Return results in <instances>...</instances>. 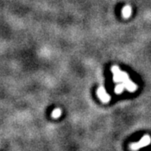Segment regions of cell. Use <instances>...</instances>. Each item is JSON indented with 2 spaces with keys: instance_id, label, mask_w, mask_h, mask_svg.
I'll return each instance as SVG.
<instances>
[{
  "instance_id": "6da1fadb",
  "label": "cell",
  "mask_w": 151,
  "mask_h": 151,
  "mask_svg": "<svg viewBox=\"0 0 151 151\" xmlns=\"http://www.w3.org/2000/svg\"><path fill=\"white\" fill-rule=\"evenodd\" d=\"M150 137L149 135H145L138 143H132L129 145V147L132 150L136 151L138 150H139L140 148H143V147H145V146L149 145L150 144Z\"/></svg>"
},
{
  "instance_id": "7a4b0ae2",
  "label": "cell",
  "mask_w": 151,
  "mask_h": 151,
  "mask_svg": "<svg viewBox=\"0 0 151 151\" xmlns=\"http://www.w3.org/2000/svg\"><path fill=\"white\" fill-rule=\"evenodd\" d=\"M112 71L113 74V81L115 82H122L124 77V72L119 70L117 65H113L112 67Z\"/></svg>"
},
{
  "instance_id": "3957f363",
  "label": "cell",
  "mask_w": 151,
  "mask_h": 151,
  "mask_svg": "<svg viewBox=\"0 0 151 151\" xmlns=\"http://www.w3.org/2000/svg\"><path fill=\"white\" fill-rule=\"evenodd\" d=\"M97 95H98L99 98L103 101V103H108L109 100H110V96L108 95V93L106 92L104 87H103V86H101V87L98 88V90H97Z\"/></svg>"
},
{
  "instance_id": "277c9868",
  "label": "cell",
  "mask_w": 151,
  "mask_h": 151,
  "mask_svg": "<svg viewBox=\"0 0 151 151\" xmlns=\"http://www.w3.org/2000/svg\"><path fill=\"white\" fill-rule=\"evenodd\" d=\"M124 84V86H125V88L128 90V91H129V92H134L137 90V85L134 84L133 81L130 80L129 78V79H127L126 81L123 82Z\"/></svg>"
},
{
  "instance_id": "5b68a950",
  "label": "cell",
  "mask_w": 151,
  "mask_h": 151,
  "mask_svg": "<svg viewBox=\"0 0 151 151\" xmlns=\"http://www.w3.org/2000/svg\"><path fill=\"white\" fill-rule=\"evenodd\" d=\"M131 12H132L131 7L129 5H126L123 9V16L124 18H129L131 15Z\"/></svg>"
},
{
  "instance_id": "8992f818",
  "label": "cell",
  "mask_w": 151,
  "mask_h": 151,
  "mask_svg": "<svg viewBox=\"0 0 151 151\" xmlns=\"http://www.w3.org/2000/svg\"><path fill=\"white\" fill-rule=\"evenodd\" d=\"M124 88H125V86H124V83L122 82V83H120V84H119V85H117V86L115 87V92H116V93H118V94H119V93L123 92Z\"/></svg>"
},
{
  "instance_id": "52a82bcc",
  "label": "cell",
  "mask_w": 151,
  "mask_h": 151,
  "mask_svg": "<svg viewBox=\"0 0 151 151\" xmlns=\"http://www.w3.org/2000/svg\"><path fill=\"white\" fill-rule=\"evenodd\" d=\"M61 110L60 109V108H56V109H55L54 111L52 112V117L54 118V119H58L59 117H60V115H61Z\"/></svg>"
}]
</instances>
